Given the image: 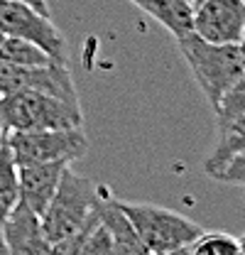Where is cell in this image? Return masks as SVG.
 I'll return each instance as SVG.
<instances>
[{
  "instance_id": "cell-1",
  "label": "cell",
  "mask_w": 245,
  "mask_h": 255,
  "mask_svg": "<svg viewBox=\"0 0 245 255\" xmlns=\"http://www.w3.org/2000/svg\"><path fill=\"white\" fill-rule=\"evenodd\" d=\"M177 44L196 86L201 89L204 98L211 103V108H216L221 96L245 74V59L241 47L206 42L196 32L179 37Z\"/></svg>"
},
{
  "instance_id": "cell-2",
  "label": "cell",
  "mask_w": 245,
  "mask_h": 255,
  "mask_svg": "<svg viewBox=\"0 0 245 255\" xmlns=\"http://www.w3.org/2000/svg\"><path fill=\"white\" fill-rule=\"evenodd\" d=\"M81 103H66L42 91H15L0 96V130H52V128H81Z\"/></svg>"
},
{
  "instance_id": "cell-3",
  "label": "cell",
  "mask_w": 245,
  "mask_h": 255,
  "mask_svg": "<svg viewBox=\"0 0 245 255\" xmlns=\"http://www.w3.org/2000/svg\"><path fill=\"white\" fill-rule=\"evenodd\" d=\"M96 204H98V184L89 177L71 172L69 167L61 177L59 189L54 191L52 201L39 216L49 243L81 231L96 216Z\"/></svg>"
},
{
  "instance_id": "cell-4",
  "label": "cell",
  "mask_w": 245,
  "mask_h": 255,
  "mask_svg": "<svg viewBox=\"0 0 245 255\" xmlns=\"http://www.w3.org/2000/svg\"><path fill=\"white\" fill-rule=\"evenodd\" d=\"M118 204L132 221L135 231L140 233L150 253L177 251L184 246H191L199 236H204V226L186 219L174 209L157 206V204L125 201V199H118Z\"/></svg>"
},
{
  "instance_id": "cell-5",
  "label": "cell",
  "mask_w": 245,
  "mask_h": 255,
  "mask_svg": "<svg viewBox=\"0 0 245 255\" xmlns=\"http://www.w3.org/2000/svg\"><path fill=\"white\" fill-rule=\"evenodd\" d=\"M17 164L27 162H74L89 152V137L81 128L15 130L5 135Z\"/></svg>"
},
{
  "instance_id": "cell-6",
  "label": "cell",
  "mask_w": 245,
  "mask_h": 255,
  "mask_svg": "<svg viewBox=\"0 0 245 255\" xmlns=\"http://www.w3.org/2000/svg\"><path fill=\"white\" fill-rule=\"evenodd\" d=\"M0 30L5 37L30 39L47 49L57 62L66 64V39L52 22V15L39 12L22 0H0Z\"/></svg>"
},
{
  "instance_id": "cell-7",
  "label": "cell",
  "mask_w": 245,
  "mask_h": 255,
  "mask_svg": "<svg viewBox=\"0 0 245 255\" xmlns=\"http://www.w3.org/2000/svg\"><path fill=\"white\" fill-rule=\"evenodd\" d=\"M245 30L243 0H194V32L216 44H238Z\"/></svg>"
},
{
  "instance_id": "cell-8",
  "label": "cell",
  "mask_w": 245,
  "mask_h": 255,
  "mask_svg": "<svg viewBox=\"0 0 245 255\" xmlns=\"http://www.w3.org/2000/svg\"><path fill=\"white\" fill-rule=\"evenodd\" d=\"M17 167H20V204H25L37 216H42L54 191L59 189L64 172L71 164L69 162H27Z\"/></svg>"
},
{
  "instance_id": "cell-9",
  "label": "cell",
  "mask_w": 245,
  "mask_h": 255,
  "mask_svg": "<svg viewBox=\"0 0 245 255\" xmlns=\"http://www.w3.org/2000/svg\"><path fill=\"white\" fill-rule=\"evenodd\" d=\"M0 236L12 255H49L52 243L44 236L42 219L25 204H17L12 209L0 228Z\"/></svg>"
},
{
  "instance_id": "cell-10",
  "label": "cell",
  "mask_w": 245,
  "mask_h": 255,
  "mask_svg": "<svg viewBox=\"0 0 245 255\" xmlns=\"http://www.w3.org/2000/svg\"><path fill=\"white\" fill-rule=\"evenodd\" d=\"M98 221L106 226V231L111 233V238L116 241L121 255H150L147 246L142 243L140 233L135 231L132 221L127 219V214L121 209L118 196L108 184H98Z\"/></svg>"
},
{
  "instance_id": "cell-11",
  "label": "cell",
  "mask_w": 245,
  "mask_h": 255,
  "mask_svg": "<svg viewBox=\"0 0 245 255\" xmlns=\"http://www.w3.org/2000/svg\"><path fill=\"white\" fill-rule=\"evenodd\" d=\"M137 10L150 15L167 32L179 39L184 34L194 32V5L189 0H130Z\"/></svg>"
},
{
  "instance_id": "cell-12",
  "label": "cell",
  "mask_w": 245,
  "mask_h": 255,
  "mask_svg": "<svg viewBox=\"0 0 245 255\" xmlns=\"http://www.w3.org/2000/svg\"><path fill=\"white\" fill-rule=\"evenodd\" d=\"M243 152H245V116L218 126L216 147H214V152L206 157V162H204L206 174H214L216 169L226 167L231 159L243 155Z\"/></svg>"
},
{
  "instance_id": "cell-13",
  "label": "cell",
  "mask_w": 245,
  "mask_h": 255,
  "mask_svg": "<svg viewBox=\"0 0 245 255\" xmlns=\"http://www.w3.org/2000/svg\"><path fill=\"white\" fill-rule=\"evenodd\" d=\"M17 204H20V167L7 137H2L0 142V228Z\"/></svg>"
},
{
  "instance_id": "cell-14",
  "label": "cell",
  "mask_w": 245,
  "mask_h": 255,
  "mask_svg": "<svg viewBox=\"0 0 245 255\" xmlns=\"http://www.w3.org/2000/svg\"><path fill=\"white\" fill-rule=\"evenodd\" d=\"M0 59L15 64V66H47V64L57 62L47 49H42L39 44H34L30 39H20V37H5L2 39Z\"/></svg>"
},
{
  "instance_id": "cell-15",
  "label": "cell",
  "mask_w": 245,
  "mask_h": 255,
  "mask_svg": "<svg viewBox=\"0 0 245 255\" xmlns=\"http://www.w3.org/2000/svg\"><path fill=\"white\" fill-rule=\"evenodd\" d=\"M238 251H241V241L223 231H214V233L204 231V236H199L191 243V255H238Z\"/></svg>"
},
{
  "instance_id": "cell-16",
  "label": "cell",
  "mask_w": 245,
  "mask_h": 255,
  "mask_svg": "<svg viewBox=\"0 0 245 255\" xmlns=\"http://www.w3.org/2000/svg\"><path fill=\"white\" fill-rule=\"evenodd\" d=\"M214 113H216V123L218 126L245 116V74L226 94L221 96V101H218V106L214 108Z\"/></svg>"
},
{
  "instance_id": "cell-17",
  "label": "cell",
  "mask_w": 245,
  "mask_h": 255,
  "mask_svg": "<svg viewBox=\"0 0 245 255\" xmlns=\"http://www.w3.org/2000/svg\"><path fill=\"white\" fill-rule=\"evenodd\" d=\"M81 255H121V251H118L116 241L111 238V233L106 231V226L98 221L93 226L91 233L86 236Z\"/></svg>"
},
{
  "instance_id": "cell-18",
  "label": "cell",
  "mask_w": 245,
  "mask_h": 255,
  "mask_svg": "<svg viewBox=\"0 0 245 255\" xmlns=\"http://www.w3.org/2000/svg\"><path fill=\"white\" fill-rule=\"evenodd\" d=\"M211 179L221 182V184H231V187H245V152L233 157L226 167L216 169L214 174H209Z\"/></svg>"
},
{
  "instance_id": "cell-19",
  "label": "cell",
  "mask_w": 245,
  "mask_h": 255,
  "mask_svg": "<svg viewBox=\"0 0 245 255\" xmlns=\"http://www.w3.org/2000/svg\"><path fill=\"white\" fill-rule=\"evenodd\" d=\"M22 2H30L32 7H37L39 12H44V15H52V10H49V2H47V0H22Z\"/></svg>"
},
{
  "instance_id": "cell-20",
  "label": "cell",
  "mask_w": 245,
  "mask_h": 255,
  "mask_svg": "<svg viewBox=\"0 0 245 255\" xmlns=\"http://www.w3.org/2000/svg\"><path fill=\"white\" fill-rule=\"evenodd\" d=\"M150 255H191V246H184L177 251H164V253H150Z\"/></svg>"
},
{
  "instance_id": "cell-21",
  "label": "cell",
  "mask_w": 245,
  "mask_h": 255,
  "mask_svg": "<svg viewBox=\"0 0 245 255\" xmlns=\"http://www.w3.org/2000/svg\"><path fill=\"white\" fill-rule=\"evenodd\" d=\"M0 255H12L10 253V248H7V243L2 241V236H0Z\"/></svg>"
},
{
  "instance_id": "cell-22",
  "label": "cell",
  "mask_w": 245,
  "mask_h": 255,
  "mask_svg": "<svg viewBox=\"0 0 245 255\" xmlns=\"http://www.w3.org/2000/svg\"><path fill=\"white\" fill-rule=\"evenodd\" d=\"M238 47H241V52H243V59H245V30H243V37H241V42H238Z\"/></svg>"
},
{
  "instance_id": "cell-23",
  "label": "cell",
  "mask_w": 245,
  "mask_h": 255,
  "mask_svg": "<svg viewBox=\"0 0 245 255\" xmlns=\"http://www.w3.org/2000/svg\"><path fill=\"white\" fill-rule=\"evenodd\" d=\"M238 241H241V251L245 253V236H243V238H238Z\"/></svg>"
},
{
  "instance_id": "cell-24",
  "label": "cell",
  "mask_w": 245,
  "mask_h": 255,
  "mask_svg": "<svg viewBox=\"0 0 245 255\" xmlns=\"http://www.w3.org/2000/svg\"><path fill=\"white\" fill-rule=\"evenodd\" d=\"M2 137H5V132H2V130H0V142H2Z\"/></svg>"
},
{
  "instance_id": "cell-25",
  "label": "cell",
  "mask_w": 245,
  "mask_h": 255,
  "mask_svg": "<svg viewBox=\"0 0 245 255\" xmlns=\"http://www.w3.org/2000/svg\"><path fill=\"white\" fill-rule=\"evenodd\" d=\"M238 255H245V253H243V251H238Z\"/></svg>"
},
{
  "instance_id": "cell-26",
  "label": "cell",
  "mask_w": 245,
  "mask_h": 255,
  "mask_svg": "<svg viewBox=\"0 0 245 255\" xmlns=\"http://www.w3.org/2000/svg\"><path fill=\"white\" fill-rule=\"evenodd\" d=\"M189 2H191V5H194V0H189Z\"/></svg>"
},
{
  "instance_id": "cell-27",
  "label": "cell",
  "mask_w": 245,
  "mask_h": 255,
  "mask_svg": "<svg viewBox=\"0 0 245 255\" xmlns=\"http://www.w3.org/2000/svg\"><path fill=\"white\" fill-rule=\"evenodd\" d=\"M243 2H245V0H243Z\"/></svg>"
}]
</instances>
